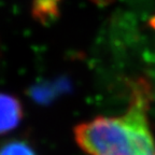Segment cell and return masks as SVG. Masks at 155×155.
Segmentation results:
<instances>
[{
    "instance_id": "1",
    "label": "cell",
    "mask_w": 155,
    "mask_h": 155,
    "mask_svg": "<svg viewBox=\"0 0 155 155\" xmlns=\"http://www.w3.org/2000/svg\"><path fill=\"white\" fill-rule=\"evenodd\" d=\"M152 95V86L145 78L134 80L125 113L98 116L75 127L79 147L88 155H155L148 120Z\"/></svg>"
},
{
    "instance_id": "2",
    "label": "cell",
    "mask_w": 155,
    "mask_h": 155,
    "mask_svg": "<svg viewBox=\"0 0 155 155\" xmlns=\"http://www.w3.org/2000/svg\"><path fill=\"white\" fill-rule=\"evenodd\" d=\"M23 117L22 104L17 98L0 93V135L16 128Z\"/></svg>"
},
{
    "instance_id": "3",
    "label": "cell",
    "mask_w": 155,
    "mask_h": 155,
    "mask_svg": "<svg viewBox=\"0 0 155 155\" xmlns=\"http://www.w3.org/2000/svg\"><path fill=\"white\" fill-rule=\"evenodd\" d=\"M0 155H37L35 150L23 140H11L0 145Z\"/></svg>"
}]
</instances>
